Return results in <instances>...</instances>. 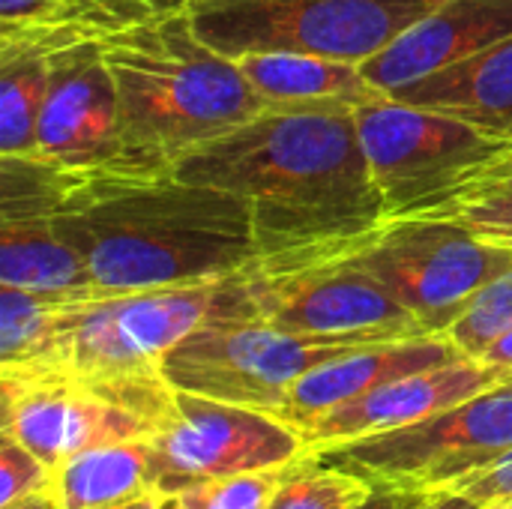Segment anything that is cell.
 <instances>
[{
    "label": "cell",
    "mask_w": 512,
    "mask_h": 509,
    "mask_svg": "<svg viewBox=\"0 0 512 509\" xmlns=\"http://www.w3.org/2000/svg\"><path fill=\"white\" fill-rule=\"evenodd\" d=\"M150 12H177V9H186L192 0H141Z\"/></svg>",
    "instance_id": "34"
},
{
    "label": "cell",
    "mask_w": 512,
    "mask_h": 509,
    "mask_svg": "<svg viewBox=\"0 0 512 509\" xmlns=\"http://www.w3.org/2000/svg\"><path fill=\"white\" fill-rule=\"evenodd\" d=\"M372 183L384 201V219L417 213L471 168L512 147L459 117L405 105L390 96L354 108Z\"/></svg>",
    "instance_id": "9"
},
{
    "label": "cell",
    "mask_w": 512,
    "mask_h": 509,
    "mask_svg": "<svg viewBox=\"0 0 512 509\" xmlns=\"http://www.w3.org/2000/svg\"><path fill=\"white\" fill-rule=\"evenodd\" d=\"M36 153L81 174L120 162V108L102 39L51 54V87L39 114Z\"/></svg>",
    "instance_id": "12"
},
{
    "label": "cell",
    "mask_w": 512,
    "mask_h": 509,
    "mask_svg": "<svg viewBox=\"0 0 512 509\" xmlns=\"http://www.w3.org/2000/svg\"><path fill=\"white\" fill-rule=\"evenodd\" d=\"M480 363H486V366H495V369H501V375L504 372H510L512 369V330L510 333H504L483 357H480Z\"/></svg>",
    "instance_id": "30"
},
{
    "label": "cell",
    "mask_w": 512,
    "mask_h": 509,
    "mask_svg": "<svg viewBox=\"0 0 512 509\" xmlns=\"http://www.w3.org/2000/svg\"><path fill=\"white\" fill-rule=\"evenodd\" d=\"M84 177L39 153L0 156V222H51Z\"/></svg>",
    "instance_id": "23"
},
{
    "label": "cell",
    "mask_w": 512,
    "mask_h": 509,
    "mask_svg": "<svg viewBox=\"0 0 512 509\" xmlns=\"http://www.w3.org/2000/svg\"><path fill=\"white\" fill-rule=\"evenodd\" d=\"M357 348L342 339L300 336L264 321H210L162 357V378L183 393L273 414L315 366Z\"/></svg>",
    "instance_id": "7"
},
{
    "label": "cell",
    "mask_w": 512,
    "mask_h": 509,
    "mask_svg": "<svg viewBox=\"0 0 512 509\" xmlns=\"http://www.w3.org/2000/svg\"><path fill=\"white\" fill-rule=\"evenodd\" d=\"M444 492H459L471 501H477L480 507H489L492 501L510 498L512 495V450L504 453L498 462H492L489 468L462 477L459 483L447 486Z\"/></svg>",
    "instance_id": "28"
},
{
    "label": "cell",
    "mask_w": 512,
    "mask_h": 509,
    "mask_svg": "<svg viewBox=\"0 0 512 509\" xmlns=\"http://www.w3.org/2000/svg\"><path fill=\"white\" fill-rule=\"evenodd\" d=\"M153 489L147 438L90 447L54 471L51 495L60 509H114Z\"/></svg>",
    "instance_id": "19"
},
{
    "label": "cell",
    "mask_w": 512,
    "mask_h": 509,
    "mask_svg": "<svg viewBox=\"0 0 512 509\" xmlns=\"http://www.w3.org/2000/svg\"><path fill=\"white\" fill-rule=\"evenodd\" d=\"M51 87V54H0V156L36 153L39 114Z\"/></svg>",
    "instance_id": "22"
},
{
    "label": "cell",
    "mask_w": 512,
    "mask_h": 509,
    "mask_svg": "<svg viewBox=\"0 0 512 509\" xmlns=\"http://www.w3.org/2000/svg\"><path fill=\"white\" fill-rule=\"evenodd\" d=\"M512 450V384L504 381L420 423L306 453L309 465L339 468L372 489L444 492Z\"/></svg>",
    "instance_id": "5"
},
{
    "label": "cell",
    "mask_w": 512,
    "mask_h": 509,
    "mask_svg": "<svg viewBox=\"0 0 512 509\" xmlns=\"http://www.w3.org/2000/svg\"><path fill=\"white\" fill-rule=\"evenodd\" d=\"M444 0H192L198 36L225 57L294 51L366 63Z\"/></svg>",
    "instance_id": "6"
},
{
    "label": "cell",
    "mask_w": 512,
    "mask_h": 509,
    "mask_svg": "<svg viewBox=\"0 0 512 509\" xmlns=\"http://www.w3.org/2000/svg\"><path fill=\"white\" fill-rule=\"evenodd\" d=\"M114 509H159V492H147V495L132 498V501H126V504Z\"/></svg>",
    "instance_id": "35"
},
{
    "label": "cell",
    "mask_w": 512,
    "mask_h": 509,
    "mask_svg": "<svg viewBox=\"0 0 512 509\" xmlns=\"http://www.w3.org/2000/svg\"><path fill=\"white\" fill-rule=\"evenodd\" d=\"M54 471L27 447L0 435V509L15 507L33 495L51 492Z\"/></svg>",
    "instance_id": "27"
},
{
    "label": "cell",
    "mask_w": 512,
    "mask_h": 509,
    "mask_svg": "<svg viewBox=\"0 0 512 509\" xmlns=\"http://www.w3.org/2000/svg\"><path fill=\"white\" fill-rule=\"evenodd\" d=\"M147 447L159 495L204 480L285 468L309 453L300 432L279 417L183 390L171 393L168 408L147 435Z\"/></svg>",
    "instance_id": "10"
},
{
    "label": "cell",
    "mask_w": 512,
    "mask_h": 509,
    "mask_svg": "<svg viewBox=\"0 0 512 509\" xmlns=\"http://www.w3.org/2000/svg\"><path fill=\"white\" fill-rule=\"evenodd\" d=\"M486 509H512V495L510 498H501V501H492Z\"/></svg>",
    "instance_id": "37"
},
{
    "label": "cell",
    "mask_w": 512,
    "mask_h": 509,
    "mask_svg": "<svg viewBox=\"0 0 512 509\" xmlns=\"http://www.w3.org/2000/svg\"><path fill=\"white\" fill-rule=\"evenodd\" d=\"M51 0H0V24H21L39 18Z\"/></svg>",
    "instance_id": "29"
},
{
    "label": "cell",
    "mask_w": 512,
    "mask_h": 509,
    "mask_svg": "<svg viewBox=\"0 0 512 509\" xmlns=\"http://www.w3.org/2000/svg\"><path fill=\"white\" fill-rule=\"evenodd\" d=\"M414 495H420V492H414ZM414 495H405V492H393V489H375L372 495H369V501L366 504H360L357 509H405L411 504V498Z\"/></svg>",
    "instance_id": "31"
},
{
    "label": "cell",
    "mask_w": 512,
    "mask_h": 509,
    "mask_svg": "<svg viewBox=\"0 0 512 509\" xmlns=\"http://www.w3.org/2000/svg\"><path fill=\"white\" fill-rule=\"evenodd\" d=\"M498 384H504L501 369L486 366L471 357H459L453 363L381 384L372 393L333 408L330 414L318 417L312 426L300 429V438L306 441L309 450H318L330 444H345V441L393 432V429L420 423L438 411H447Z\"/></svg>",
    "instance_id": "13"
},
{
    "label": "cell",
    "mask_w": 512,
    "mask_h": 509,
    "mask_svg": "<svg viewBox=\"0 0 512 509\" xmlns=\"http://www.w3.org/2000/svg\"><path fill=\"white\" fill-rule=\"evenodd\" d=\"M504 381H510V384H512V369H510V372H504Z\"/></svg>",
    "instance_id": "38"
},
{
    "label": "cell",
    "mask_w": 512,
    "mask_h": 509,
    "mask_svg": "<svg viewBox=\"0 0 512 509\" xmlns=\"http://www.w3.org/2000/svg\"><path fill=\"white\" fill-rule=\"evenodd\" d=\"M512 330V270L492 279L468 309L447 327V339L471 360H480L504 333Z\"/></svg>",
    "instance_id": "26"
},
{
    "label": "cell",
    "mask_w": 512,
    "mask_h": 509,
    "mask_svg": "<svg viewBox=\"0 0 512 509\" xmlns=\"http://www.w3.org/2000/svg\"><path fill=\"white\" fill-rule=\"evenodd\" d=\"M240 72L264 102V108H291V105H324L345 102L363 105L384 99L378 87L366 81L357 63L327 60L315 54L294 51H261L237 57Z\"/></svg>",
    "instance_id": "18"
},
{
    "label": "cell",
    "mask_w": 512,
    "mask_h": 509,
    "mask_svg": "<svg viewBox=\"0 0 512 509\" xmlns=\"http://www.w3.org/2000/svg\"><path fill=\"white\" fill-rule=\"evenodd\" d=\"M330 255L396 297L429 336H444L468 303L512 270V246L444 219H384L366 234L327 243Z\"/></svg>",
    "instance_id": "4"
},
{
    "label": "cell",
    "mask_w": 512,
    "mask_h": 509,
    "mask_svg": "<svg viewBox=\"0 0 512 509\" xmlns=\"http://www.w3.org/2000/svg\"><path fill=\"white\" fill-rule=\"evenodd\" d=\"M387 96L459 117L495 138L512 141V36L435 75L402 84Z\"/></svg>",
    "instance_id": "16"
},
{
    "label": "cell",
    "mask_w": 512,
    "mask_h": 509,
    "mask_svg": "<svg viewBox=\"0 0 512 509\" xmlns=\"http://www.w3.org/2000/svg\"><path fill=\"white\" fill-rule=\"evenodd\" d=\"M465 357L447 336H420V339H402V342H384V345H366L345 357L327 360L306 372L282 399V405L273 411L282 423L291 429H306L318 417L330 414L339 405H348L366 393H372L381 384H390L396 378L435 369L444 363H453Z\"/></svg>",
    "instance_id": "15"
},
{
    "label": "cell",
    "mask_w": 512,
    "mask_h": 509,
    "mask_svg": "<svg viewBox=\"0 0 512 509\" xmlns=\"http://www.w3.org/2000/svg\"><path fill=\"white\" fill-rule=\"evenodd\" d=\"M297 471L294 465L204 480L171 495H159V509H267L279 486Z\"/></svg>",
    "instance_id": "24"
},
{
    "label": "cell",
    "mask_w": 512,
    "mask_h": 509,
    "mask_svg": "<svg viewBox=\"0 0 512 509\" xmlns=\"http://www.w3.org/2000/svg\"><path fill=\"white\" fill-rule=\"evenodd\" d=\"M411 216L456 222L477 237L512 246V147L471 168Z\"/></svg>",
    "instance_id": "21"
},
{
    "label": "cell",
    "mask_w": 512,
    "mask_h": 509,
    "mask_svg": "<svg viewBox=\"0 0 512 509\" xmlns=\"http://www.w3.org/2000/svg\"><path fill=\"white\" fill-rule=\"evenodd\" d=\"M426 509H486V507H480L477 501H471V498H465V495H459V492H435L432 504H429Z\"/></svg>",
    "instance_id": "32"
},
{
    "label": "cell",
    "mask_w": 512,
    "mask_h": 509,
    "mask_svg": "<svg viewBox=\"0 0 512 509\" xmlns=\"http://www.w3.org/2000/svg\"><path fill=\"white\" fill-rule=\"evenodd\" d=\"M9 509H60L57 507V501H54V495L51 492H42V495H33V498H27V501H21V504H15V507Z\"/></svg>",
    "instance_id": "33"
},
{
    "label": "cell",
    "mask_w": 512,
    "mask_h": 509,
    "mask_svg": "<svg viewBox=\"0 0 512 509\" xmlns=\"http://www.w3.org/2000/svg\"><path fill=\"white\" fill-rule=\"evenodd\" d=\"M357 105L264 108L243 126L192 147L174 177L225 189L252 210L258 258L348 240L384 222L357 132Z\"/></svg>",
    "instance_id": "1"
},
{
    "label": "cell",
    "mask_w": 512,
    "mask_h": 509,
    "mask_svg": "<svg viewBox=\"0 0 512 509\" xmlns=\"http://www.w3.org/2000/svg\"><path fill=\"white\" fill-rule=\"evenodd\" d=\"M0 381V435L27 447L51 471L90 447L138 441L153 432L144 417L111 402L96 387L72 375H0Z\"/></svg>",
    "instance_id": "11"
},
{
    "label": "cell",
    "mask_w": 512,
    "mask_h": 509,
    "mask_svg": "<svg viewBox=\"0 0 512 509\" xmlns=\"http://www.w3.org/2000/svg\"><path fill=\"white\" fill-rule=\"evenodd\" d=\"M117 87L120 162L111 174H159L264 111L234 57L210 48L189 9L153 12L102 39Z\"/></svg>",
    "instance_id": "3"
},
{
    "label": "cell",
    "mask_w": 512,
    "mask_h": 509,
    "mask_svg": "<svg viewBox=\"0 0 512 509\" xmlns=\"http://www.w3.org/2000/svg\"><path fill=\"white\" fill-rule=\"evenodd\" d=\"M0 285L24 291L99 288L51 222H0Z\"/></svg>",
    "instance_id": "20"
},
{
    "label": "cell",
    "mask_w": 512,
    "mask_h": 509,
    "mask_svg": "<svg viewBox=\"0 0 512 509\" xmlns=\"http://www.w3.org/2000/svg\"><path fill=\"white\" fill-rule=\"evenodd\" d=\"M372 492L375 489L366 480L339 468L309 465L303 456L267 509H357Z\"/></svg>",
    "instance_id": "25"
},
{
    "label": "cell",
    "mask_w": 512,
    "mask_h": 509,
    "mask_svg": "<svg viewBox=\"0 0 512 509\" xmlns=\"http://www.w3.org/2000/svg\"><path fill=\"white\" fill-rule=\"evenodd\" d=\"M222 282L225 276L87 303L69 330L60 375L84 384L162 378V357L198 327L219 321Z\"/></svg>",
    "instance_id": "8"
},
{
    "label": "cell",
    "mask_w": 512,
    "mask_h": 509,
    "mask_svg": "<svg viewBox=\"0 0 512 509\" xmlns=\"http://www.w3.org/2000/svg\"><path fill=\"white\" fill-rule=\"evenodd\" d=\"M507 36H512V0H444L384 51L360 63V72L372 87L390 93L462 63Z\"/></svg>",
    "instance_id": "14"
},
{
    "label": "cell",
    "mask_w": 512,
    "mask_h": 509,
    "mask_svg": "<svg viewBox=\"0 0 512 509\" xmlns=\"http://www.w3.org/2000/svg\"><path fill=\"white\" fill-rule=\"evenodd\" d=\"M99 297H111V291H24L0 285V375L60 372L78 312Z\"/></svg>",
    "instance_id": "17"
},
{
    "label": "cell",
    "mask_w": 512,
    "mask_h": 509,
    "mask_svg": "<svg viewBox=\"0 0 512 509\" xmlns=\"http://www.w3.org/2000/svg\"><path fill=\"white\" fill-rule=\"evenodd\" d=\"M54 231L111 294L222 279L258 258L243 198L159 174H87Z\"/></svg>",
    "instance_id": "2"
},
{
    "label": "cell",
    "mask_w": 512,
    "mask_h": 509,
    "mask_svg": "<svg viewBox=\"0 0 512 509\" xmlns=\"http://www.w3.org/2000/svg\"><path fill=\"white\" fill-rule=\"evenodd\" d=\"M432 498H435V492H420V495H414L411 498V504L405 509H426L429 504H432Z\"/></svg>",
    "instance_id": "36"
}]
</instances>
